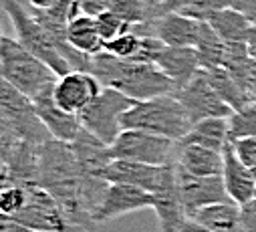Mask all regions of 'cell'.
<instances>
[{
	"instance_id": "obj_24",
	"label": "cell",
	"mask_w": 256,
	"mask_h": 232,
	"mask_svg": "<svg viewBox=\"0 0 256 232\" xmlns=\"http://www.w3.org/2000/svg\"><path fill=\"white\" fill-rule=\"evenodd\" d=\"M194 48L198 52V59H200V67L202 69L208 71V69L222 67L226 42L222 40V36L208 22L200 24V32H198V40H196Z\"/></svg>"
},
{
	"instance_id": "obj_18",
	"label": "cell",
	"mask_w": 256,
	"mask_h": 232,
	"mask_svg": "<svg viewBox=\"0 0 256 232\" xmlns=\"http://www.w3.org/2000/svg\"><path fill=\"white\" fill-rule=\"evenodd\" d=\"M156 65L174 81L176 91L186 87L202 69L194 46H164L156 59Z\"/></svg>"
},
{
	"instance_id": "obj_26",
	"label": "cell",
	"mask_w": 256,
	"mask_h": 232,
	"mask_svg": "<svg viewBox=\"0 0 256 232\" xmlns=\"http://www.w3.org/2000/svg\"><path fill=\"white\" fill-rule=\"evenodd\" d=\"M228 122L232 142L242 138H256V103H248L240 111H234Z\"/></svg>"
},
{
	"instance_id": "obj_10",
	"label": "cell",
	"mask_w": 256,
	"mask_h": 232,
	"mask_svg": "<svg viewBox=\"0 0 256 232\" xmlns=\"http://www.w3.org/2000/svg\"><path fill=\"white\" fill-rule=\"evenodd\" d=\"M154 206V194L130 184H109L95 212V224H105L125 214Z\"/></svg>"
},
{
	"instance_id": "obj_6",
	"label": "cell",
	"mask_w": 256,
	"mask_h": 232,
	"mask_svg": "<svg viewBox=\"0 0 256 232\" xmlns=\"http://www.w3.org/2000/svg\"><path fill=\"white\" fill-rule=\"evenodd\" d=\"M113 160H130L150 166H174L178 142L142 130H123L111 146Z\"/></svg>"
},
{
	"instance_id": "obj_29",
	"label": "cell",
	"mask_w": 256,
	"mask_h": 232,
	"mask_svg": "<svg viewBox=\"0 0 256 232\" xmlns=\"http://www.w3.org/2000/svg\"><path fill=\"white\" fill-rule=\"evenodd\" d=\"M236 0H196V2L188 4L186 8H182L180 12L196 18L200 22H206L214 12L218 10H224V8H232Z\"/></svg>"
},
{
	"instance_id": "obj_4",
	"label": "cell",
	"mask_w": 256,
	"mask_h": 232,
	"mask_svg": "<svg viewBox=\"0 0 256 232\" xmlns=\"http://www.w3.org/2000/svg\"><path fill=\"white\" fill-rule=\"evenodd\" d=\"M2 6H4V12L8 14V18L14 26L16 38L20 40L22 46H26L40 61H44L58 77L71 73L69 63L65 61V56L58 52L56 44L52 42L48 32L42 28V24L32 16L26 0H2Z\"/></svg>"
},
{
	"instance_id": "obj_20",
	"label": "cell",
	"mask_w": 256,
	"mask_h": 232,
	"mask_svg": "<svg viewBox=\"0 0 256 232\" xmlns=\"http://www.w3.org/2000/svg\"><path fill=\"white\" fill-rule=\"evenodd\" d=\"M210 228L212 232H244L242 228V216H240V206L232 200L220 202L206 206L198 210L194 216H190Z\"/></svg>"
},
{
	"instance_id": "obj_34",
	"label": "cell",
	"mask_w": 256,
	"mask_h": 232,
	"mask_svg": "<svg viewBox=\"0 0 256 232\" xmlns=\"http://www.w3.org/2000/svg\"><path fill=\"white\" fill-rule=\"evenodd\" d=\"M180 232H212L210 228H206L204 224H200L198 220H194V218H186L184 220V224H182V230Z\"/></svg>"
},
{
	"instance_id": "obj_8",
	"label": "cell",
	"mask_w": 256,
	"mask_h": 232,
	"mask_svg": "<svg viewBox=\"0 0 256 232\" xmlns=\"http://www.w3.org/2000/svg\"><path fill=\"white\" fill-rule=\"evenodd\" d=\"M174 95L186 107L192 124H198V122L210 120V118H230L234 113V109L216 93V89L212 87L204 69H200L194 75V79L186 87L178 89Z\"/></svg>"
},
{
	"instance_id": "obj_9",
	"label": "cell",
	"mask_w": 256,
	"mask_h": 232,
	"mask_svg": "<svg viewBox=\"0 0 256 232\" xmlns=\"http://www.w3.org/2000/svg\"><path fill=\"white\" fill-rule=\"evenodd\" d=\"M176 178L188 216H194L206 206L230 200L222 176H194V174L176 168Z\"/></svg>"
},
{
	"instance_id": "obj_12",
	"label": "cell",
	"mask_w": 256,
	"mask_h": 232,
	"mask_svg": "<svg viewBox=\"0 0 256 232\" xmlns=\"http://www.w3.org/2000/svg\"><path fill=\"white\" fill-rule=\"evenodd\" d=\"M32 103H34L36 115L40 118V122L44 124V128L48 130V134L54 140L71 144L79 136V132L83 130L79 115L65 111L62 107H58V103L54 101V83L48 85L46 89H42L32 99Z\"/></svg>"
},
{
	"instance_id": "obj_16",
	"label": "cell",
	"mask_w": 256,
	"mask_h": 232,
	"mask_svg": "<svg viewBox=\"0 0 256 232\" xmlns=\"http://www.w3.org/2000/svg\"><path fill=\"white\" fill-rule=\"evenodd\" d=\"M73 152L77 156L79 168L85 180H105L103 174L105 168L113 162L111 146L89 134L87 130H81L79 136L71 142Z\"/></svg>"
},
{
	"instance_id": "obj_21",
	"label": "cell",
	"mask_w": 256,
	"mask_h": 232,
	"mask_svg": "<svg viewBox=\"0 0 256 232\" xmlns=\"http://www.w3.org/2000/svg\"><path fill=\"white\" fill-rule=\"evenodd\" d=\"M230 118H210V120H202L198 124H194V128L190 130V134L180 140L186 144H198V146H206L210 150L216 152H224L226 144L232 142L230 140Z\"/></svg>"
},
{
	"instance_id": "obj_36",
	"label": "cell",
	"mask_w": 256,
	"mask_h": 232,
	"mask_svg": "<svg viewBox=\"0 0 256 232\" xmlns=\"http://www.w3.org/2000/svg\"><path fill=\"white\" fill-rule=\"evenodd\" d=\"M248 48H250V54L256 59V22H252L250 26V32H248V40H246Z\"/></svg>"
},
{
	"instance_id": "obj_3",
	"label": "cell",
	"mask_w": 256,
	"mask_h": 232,
	"mask_svg": "<svg viewBox=\"0 0 256 232\" xmlns=\"http://www.w3.org/2000/svg\"><path fill=\"white\" fill-rule=\"evenodd\" d=\"M0 75L30 99L58 79L44 61L22 46L18 38L10 36L0 38Z\"/></svg>"
},
{
	"instance_id": "obj_28",
	"label": "cell",
	"mask_w": 256,
	"mask_h": 232,
	"mask_svg": "<svg viewBox=\"0 0 256 232\" xmlns=\"http://www.w3.org/2000/svg\"><path fill=\"white\" fill-rule=\"evenodd\" d=\"M140 46H142V36L134 30H127L105 42V50L111 52L113 56H119V59H136Z\"/></svg>"
},
{
	"instance_id": "obj_22",
	"label": "cell",
	"mask_w": 256,
	"mask_h": 232,
	"mask_svg": "<svg viewBox=\"0 0 256 232\" xmlns=\"http://www.w3.org/2000/svg\"><path fill=\"white\" fill-rule=\"evenodd\" d=\"M67 38L75 48H79L81 52L91 54V56H95V54L105 50V40L99 34L95 16H89V14H83V12L77 14L69 22Z\"/></svg>"
},
{
	"instance_id": "obj_38",
	"label": "cell",
	"mask_w": 256,
	"mask_h": 232,
	"mask_svg": "<svg viewBox=\"0 0 256 232\" xmlns=\"http://www.w3.org/2000/svg\"><path fill=\"white\" fill-rule=\"evenodd\" d=\"M77 2H81V0H77Z\"/></svg>"
},
{
	"instance_id": "obj_14",
	"label": "cell",
	"mask_w": 256,
	"mask_h": 232,
	"mask_svg": "<svg viewBox=\"0 0 256 232\" xmlns=\"http://www.w3.org/2000/svg\"><path fill=\"white\" fill-rule=\"evenodd\" d=\"M152 210L156 212L160 220V232H180L184 220L188 218L180 188H178V178H176V166H170L166 172V178L162 186L154 192V206Z\"/></svg>"
},
{
	"instance_id": "obj_27",
	"label": "cell",
	"mask_w": 256,
	"mask_h": 232,
	"mask_svg": "<svg viewBox=\"0 0 256 232\" xmlns=\"http://www.w3.org/2000/svg\"><path fill=\"white\" fill-rule=\"evenodd\" d=\"M26 198H28V186L22 184L2 186V190H0V214L8 218L16 216L24 208Z\"/></svg>"
},
{
	"instance_id": "obj_32",
	"label": "cell",
	"mask_w": 256,
	"mask_h": 232,
	"mask_svg": "<svg viewBox=\"0 0 256 232\" xmlns=\"http://www.w3.org/2000/svg\"><path fill=\"white\" fill-rule=\"evenodd\" d=\"M242 89H244L248 101H250V103H256V59H254V56H252V61H250V65H248V71H246Z\"/></svg>"
},
{
	"instance_id": "obj_15",
	"label": "cell",
	"mask_w": 256,
	"mask_h": 232,
	"mask_svg": "<svg viewBox=\"0 0 256 232\" xmlns=\"http://www.w3.org/2000/svg\"><path fill=\"white\" fill-rule=\"evenodd\" d=\"M224 170H222V180L228 192V198L232 202H236L238 206L250 202L252 198H256V180L252 168H248L238 154L234 152L232 142L226 144L224 148Z\"/></svg>"
},
{
	"instance_id": "obj_25",
	"label": "cell",
	"mask_w": 256,
	"mask_h": 232,
	"mask_svg": "<svg viewBox=\"0 0 256 232\" xmlns=\"http://www.w3.org/2000/svg\"><path fill=\"white\" fill-rule=\"evenodd\" d=\"M206 71V69H204ZM212 87L216 89V93L234 109V111H240L242 107H246L250 101L246 97V93L242 91V87L238 85V81L232 77L230 71H226L224 67H216V69H208L206 71Z\"/></svg>"
},
{
	"instance_id": "obj_19",
	"label": "cell",
	"mask_w": 256,
	"mask_h": 232,
	"mask_svg": "<svg viewBox=\"0 0 256 232\" xmlns=\"http://www.w3.org/2000/svg\"><path fill=\"white\" fill-rule=\"evenodd\" d=\"M176 168L194 174V176H222L224 154L198 144L178 142Z\"/></svg>"
},
{
	"instance_id": "obj_33",
	"label": "cell",
	"mask_w": 256,
	"mask_h": 232,
	"mask_svg": "<svg viewBox=\"0 0 256 232\" xmlns=\"http://www.w3.org/2000/svg\"><path fill=\"white\" fill-rule=\"evenodd\" d=\"M232 8L242 12L250 22H256V0H236Z\"/></svg>"
},
{
	"instance_id": "obj_31",
	"label": "cell",
	"mask_w": 256,
	"mask_h": 232,
	"mask_svg": "<svg viewBox=\"0 0 256 232\" xmlns=\"http://www.w3.org/2000/svg\"><path fill=\"white\" fill-rule=\"evenodd\" d=\"M232 146L238 158L248 168H256V138H242V140L232 142Z\"/></svg>"
},
{
	"instance_id": "obj_13",
	"label": "cell",
	"mask_w": 256,
	"mask_h": 232,
	"mask_svg": "<svg viewBox=\"0 0 256 232\" xmlns=\"http://www.w3.org/2000/svg\"><path fill=\"white\" fill-rule=\"evenodd\" d=\"M168 168L170 166H150V164L130 162V160H113L105 168L103 178L109 184H130L154 194L162 186Z\"/></svg>"
},
{
	"instance_id": "obj_2",
	"label": "cell",
	"mask_w": 256,
	"mask_h": 232,
	"mask_svg": "<svg viewBox=\"0 0 256 232\" xmlns=\"http://www.w3.org/2000/svg\"><path fill=\"white\" fill-rule=\"evenodd\" d=\"M123 130H142L170 140H184L194 128L186 107L180 99L170 95H160L146 101H136L134 107L123 115Z\"/></svg>"
},
{
	"instance_id": "obj_30",
	"label": "cell",
	"mask_w": 256,
	"mask_h": 232,
	"mask_svg": "<svg viewBox=\"0 0 256 232\" xmlns=\"http://www.w3.org/2000/svg\"><path fill=\"white\" fill-rule=\"evenodd\" d=\"M95 20H97L99 34H101V38L105 42L111 40V38H115V36H119V34H123V32H127V30H132V24L130 22H125L121 16H117L111 10L101 12L99 16H95Z\"/></svg>"
},
{
	"instance_id": "obj_35",
	"label": "cell",
	"mask_w": 256,
	"mask_h": 232,
	"mask_svg": "<svg viewBox=\"0 0 256 232\" xmlns=\"http://www.w3.org/2000/svg\"><path fill=\"white\" fill-rule=\"evenodd\" d=\"M56 2H58V0H26V4H28L30 8H34V10H48V8H52Z\"/></svg>"
},
{
	"instance_id": "obj_5",
	"label": "cell",
	"mask_w": 256,
	"mask_h": 232,
	"mask_svg": "<svg viewBox=\"0 0 256 232\" xmlns=\"http://www.w3.org/2000/svg\"><path fill=\"white\" fill-rule=\"evenodd\" d=\"M134 103L136 101L132 97L123 95L121 91L103 87L99 97L79 113L81 126L101 142L113 146L123 132V115L134 107Z\"/></svg>"
},
{
	"instance_id": "obj_1",
	"label": "cell",
	"mask_w": 256,
	"mask_h": 232,
	"mask_svg": "<svg viewBox=\"0 0 256 232\" xmlns=\"http://www.w3.org/2000/svg\"><path fill=\"white\" fill-rule=\"evenodd\" d=\"M91 73L103 87L117 89L134 101H146L176 91L174 81L156 63L119 59L107 50L93 56Z\"/></svg>"
},
{
	"instance_id": "obj_23",
	"label": "cell",
	"mask_w": 256,
	"mask_h": 232,
	"mask_svg": "<svg viewBox=\"0 0 256 232\" xmlns=\"http://www.w3.org/2000/svg\"><path fill=\"white\" fill-rule=\"evenodd\" d=\"M206 22L222 36L224 42H246L250 26H252V22L236 8L218 10Z\"/></svg>"
},
{
	"instance_id": "obj_7",
	"label": "cell",
	"mask_w": 256,
	"mask_h": 232,
	"mask_svg": "<svg viewBox=\"0 0 256 232\" xmlns=\"http://www.w3.org/2000/svg\"><path fill=\"white\" fill-rule=\"evenodd\" d=\"M12 220L30 228L32 232H79L67 218L56 198L38 184L28 186L24 208Z\"/></svg>"
},
{
	"instance_id": "obj_17",
	"label": "cell",
	"mask_w": 256,
	"mask_h": 232,
	"mask_svg": "<svg viewBox=\"0 0 256 232\" xmlns=\"http://www.w3.org/2000/svg\"><path fill=\"white\" fill-rule=\"evenodd\" d=\"M200 24L184 12H166L152 20V36H158L166 46H194Z\"/></svg>"
},
{
	"instance_id": "obj_37",
	"label": "cell",
	"mask_w": 256,
	"mask_h": 232,
	"mask_svg": "<svg viewBox=\"0 0 256 232\" xmlns=\"http://www.w3.org/2000/svg\"><path fill=\"white\" fill-rule=\"evenodd\" d=\"M252 174H254V180H256V168H252Z\"/></svg>"
},
{
	"instance_id": "obj_11",
	"label": "cell",
	"mask_w": 256,
	"mask_h": 232,
	"mask_svg": "<svg viewBox=\"0 0 256 232\" xmlns=\"http://www.w3.org/2000/svg\"><path fill=\"white\" fill-rule=\"evenodd\" d=\"M103 91L101 81L89 71H71L54 83V101L69 113L79 115Z\"/></svg>"
}]
</instances>
